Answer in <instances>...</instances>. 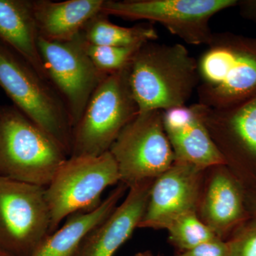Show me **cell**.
Wrapping results in <instances>:
<instances>
[{
	"instance_id": "cell-1",
	"label": "cell",
	"mask_w": 256,
	"mask_h": 256,
	"mask_svg": "<svg viewBox=\"0 0 256 256\" xmlns=\"http://www.w3.org/2000/svg\"><path fill=\"white\" fill-rule=\"evenodd\" d=\"M128 68L138 112L186 106L198 85L197 60L180 44L146 42Z\"/></svg>"
},
{
	"instance_id": "cell-2",
	"label": "cell",
	"mask_w": 256,
	"mask_h": 256,
	"mask_svg": "<svg viewBox=\"0 0 256 256\" xmlns=\"http://www.w3.org/2000/svg\"><path fill=\"white\" fill-rule=\"evenodd\" d=\"M198 104L234 107L256 96V37L214 33L197 60Z\"/></svg>"
},
{
	"instance_id": "cell-3",
	"label": "cell",
	"mask_w": 256,
	"mask_h": 256,
	"mask_svg": "<svg viewBox=\"0 0 256 256\" xmlns=\"http://www.w3.org/2000/svg\"><path fill=\"white\" fill-rule=\"evenodd\" d=\"M68 158L15 106H0V178L46 188Z\"/></svg>"
},
{
	"instance_id": "cell-4",
	"label": "cell",
	"mask_w": 256,
	"mask_h": 256,
	"mask_svg": "<svg viewBox=\"0 0 256 256\" xmlns=\"http://www.w3.org/2000/svg\"><path fill=\"white\" fill-rule=\"evenodd\" d=\"M0 87L18 110L70 156L73 127L62 98L46 79L1 42Z\"/></svg>"
},
{
	"instance_id": "cell-5",
	"label": "cell",
	"mask_w": 256,
	"mask_h": 256,
	"mask_svg": "<svg viewBox=\"0 0 256 256\" xmlns=\"http://www.w3.org/2000/svg\"><path fill=\"white\" fill-rule=\"evenodd\" d=\"M129 66L108 75L94 92L73 129L69 156H98L110 150L138 107L129 84Z\"/></svg>"
},
{
	"instance_id": "cell-6",
	"label": "cell",
	"mask_w": 256,
	"mask_h": 256,
	"mask_svg": "<svg viewBox=\"0 0 256 256\" xmlns=\"http://www.w3.org/2000/svg\"><path fill=\"white\" fill-rule=\"evenodd\" d=\"M118 182V168L110 152L98 156H68L45 188L50 234L66 217L100 205L104 190Z\"/></svg>"
},
{
	"instance_id": "cell-7",
	"label": "cell",
	"mask_w": 256,
	"mask_h": 256,
	"mask_svg": "<svg viewBox=\"0 0 256 256\" xmlns=\"http://www.w3.org/2000/svg\"><path fill=\"white\" fill-rule=\"evenodd\" d=\"M109 152L118 168L120 182L128 188L156 180L175 162L163 124V111L138 112Z\"/></svg>"
},
{
	"instance_id": "cell-8",
	"label": "cell",
	"mask_w": 256,
	"mask_h": 256,
	"mask_svg": "<svg viewBox=\"0 0 256 256\" xmlns=\"http://www.w3.org/2000/svg\"><path fill=\"white\" fill-rule=\"evenodd\" d=\"M45 188L0 178V250L32 256L50 235Z\"/></svg>"
},
{
	"instance_id": "cell-9",
	"label": "cell",
	"mask_w": 256,
	"mask_h": 256,
	"mask_svg": "<svg viewBox=\"0 0 256 256\" xmlns=\"http://www.w3.org/2000/svg\"><path fill=\"white\" fill-rule=\"evenodd\" d=\"M238 0H105L102 12L128 20H148L164 26L191 45H208L210 18L237 6Z\"/></svg>"
},
{
	"instance_id": "cell-10",
	"label": "cell",
	"mask_w": 256,
	"mask_h": 256,
	"mask_svg": "<svg viewBox=\"0 0 256 256\" xmlns=\"http://www.w3.org/2000/svg\"><path fill=\"white\" fill-rule=\"evenodd\" d=\"M38 46L46 78L63 100L74 129L92 94L107 76L92 64L80 34L68 42L40 37Z\"/></svg>"
},
{
	"instance_id": "cell-11",
	"label": "cell",
	"mask_w": 256,
	"mask_h": 256,
	"mask_svg": "<svg viewBox=\"0 0 256 256\" xmlns=\"http://www.w3.org/2000/svg\"><path fill=\"white\" fill-rule=\"evenodd\" d=\"M203 171L175 161L153 182L138 228L166 229L182 216L196 212Z\"/></svg>"
},
{
	"instance_id": "cell-12",
	"label": "cell",
	"mask_w": 256,
	"mask_h": 256,
	"mask_svg": "<svg viewBox=\"0 0 256 256\" xmlns=\"http://www.w3.org/2000/svg\"><path fill=\"white\" fill-rule=\"evenodd\" d=\"M194 106L227 163L256 164V96L229 108Z\"/></svg>"
},
{
	"instance_id": "cell-13",
	"label": "cell",
	"mask_w": 256,
	"mask_h": 256,
	"mask_svg": "<svg viewBox=\"0 0 256 256\" xmlns=\"http://www.w3.org/2000/svg\"><path fill=\"white\" fill-rule=\"evenodd\" d=\"M154 180L130 188L126 200L84 237L73 256H114L138 228Z\"/></svg>"
},
{
	"instance_id": "cell-14",
	"label": "cell",
	"mask_w": 256,
	"mask_h": 256,
	"mask_svg": "<svg viewBox=\"0 0 256 256\" xmlns=\"http://www.w3.org/2000/svg\"><path fill=\"white\" fill-rule=\"evenodd\" d=\"M163 124L175 161L202 170L227 164L194 104L163 111Z\"/></svg>"
},
{
	"instance_id": "cell-15",
	"label": "cell",
	"mask_w": 256,
	"mask_h": 256,
	"mask_svg": "<svg viewBox=\"0 0 256 256\" xmlns=\"http://www.w3.org/2000/svg\"><path fill=\"white\" fill-rule=\"evenodd\" d=\"M105 0L34 1L38 35L53 42H68L82 34L88 23L102 12Z\"/></svg>"
},
{
	"instance_id": "cell-16",
	"label": "cell",
	"mask_w": 256,
	"mask_h": 256,
	"mask_svg": "<svg viewBox=\"0 0 256 256\" xmlns=\"http://www.w3.org/2000/svg\"><path fill=\"white\" fill-rule=\"evenodd\" d=\"M38 38L34 1L0 0V42L48 80L38 50Z\"/></svg>"
},
{
	"instance_id": "cell-17",
	"label": "cell",
	"mask_w": 256,
	"mask_h": 256,
	"mask_svg": "<svg viewBox=\"0 0 256 256\" xmlns=\"http://www.w3.org/2000/svg\"><path fill=\"white\" fill-rule=\"evenodd\" d=\"M127 188L120 182L96 208L69 216L63 226L50 234L32 256H73L87 234L116 208Z\"/></svg>"
},
{
	"instance_id": "cell-18",
	"label": "cell",
	"mask_w": 256,
	"mask_h": 256,
	"mask_svg": "<svg viewBox=\"0 0 256 256\" xmlns=\"http://www.w3.org/2000/svg\"><path fill=\"white\" fill-rule=\"evenodd\" d=\"M224 166L212 176L201 205L202 220L220 238L244 218L242 191Z\"/></svg>"
},
{
	"instance_id": "cell-19",
	"label": "cell",
	"mask_w": 256,
	"mask_h": 256,
	"mask_svg": "<svg viewBox=\"0 0 256 256\" xmlns=\"http://www.w3.org/2000/svg\"><path fill=\"white\" fill-rule=\"evenodd\" d=\"M80 36L90 44L121 47L142 46L158 38V32L150 22L124 28L111 22L108 15L104 12L87 24Z\"/></svg>"
},
{
	"instance_id": "cell-20",
	"label": "cell",
	"mask_w": 256,
	"mask_h": 256,
	"mask_svg": "<svg viewBox=\"0 0 256 256\" xmlns=\"http://www.w3.org/2000/svg\"><path fill=\"white\" fill-rule=\"evenodd\" d=\"M172 245L180 252L191 250L217 238L214 232L198 218L196 212L182 216L166 228Z\"/></svg>"
},
{
	"instance_id": "cell-21",
	"label": "cell",
	"mask_w": 256,
	"mask_h": 256,
	"mask_svg": "<svg viewBox=\"0 0 256 256\" xmlns=\"http://www.w3.org/2000/svg\"><path fill=\"white\" fill-rule=\"evenodd\" d=\"M86 52L96 68L104 75H110L129 66L140 46H100L84 41Z\"/></svg>"
},
{
	"instance_id": "cell-22",
	"label": "cell",
	"mask_w": 256,
	"mask_h": 256,
	"mask_svg": "<svg viewBox=\"0 0 256 256\" xmlns=\"http://www.w3.org/2000/svg\"><path fill=\"white\" fill-rule=\"evenodd\" d=\"M228 256H256V217L226 242Z\"/></svg>"
},
{
	"instance_id": "cell-23",
	"label": "cell",
	"mask_w": 256,
	"mask_h": 256,
	"mask_svg": "<svg viewBox=\"0 0 256 256\" xmlns=\"http://www.w3.org/2000/svg\"><path fill=\"white\" fill-rule=\"evenodd\" d=\"M178 256H228V246L226 242L217 237L191 250L180 252Z\"/></svg>"
},
{
	"instance_id": "cell-24",
	"label": "cell",
	"mask_w": 256,
	"mask_h": 256,
	"mask_svg": "<svg viewBox=\"0 0 256 256\" xmlns=\"http://www.w3.org/2000/svg\"><path fill=\"white\" fill-rule=\"evenodd\" d=\"M237 6L242 16L256 23V0H242Z\"/></svg>"
},
{
	"instance_id": "cell-25",
	"label": "cell",
	"mask_w": 256,
	"mask_h": 256,
	"mask_svg": "<svg viewBox=\"0 0 256 256\" xmlns=\"http://www.w3.org/2000/svg\"><path fill=\"white\" fill-rule=\"evenodd\" d=\"M134 256H151L150 254L148 252H140V254H136Z\"/></svg>"
},
{
	"instance_id": "cell-26",
	"label": "cell",
	"mask_w": 256,
	"mask_h": 256,
	"mask_svg": "<svg viewBox=\"0 0 256 256\" xmlns=\"http://www.w3.org/2000/svg\"><path fill=\"white\" fill-rule=\"evenodd\" d=\"M0 256H10L8 255L6 252H2V250H0Z\"/></svg>"
},
{
	"instance_id": "cell-27",
	"label": "cell",
	"mask_w": 256,
	"mask_h": 256,
	"mask_svg": "<svg viewBox=\"0 0 256 256\" xmlns=\"http://www.w3.org/2000/svg\"><path fill=\"white\" fill-rule=\"evenodd\" d=\"M255 210H256V215H255V216L256 217V208H255Z\"/></svg>"
}]
</instances>
